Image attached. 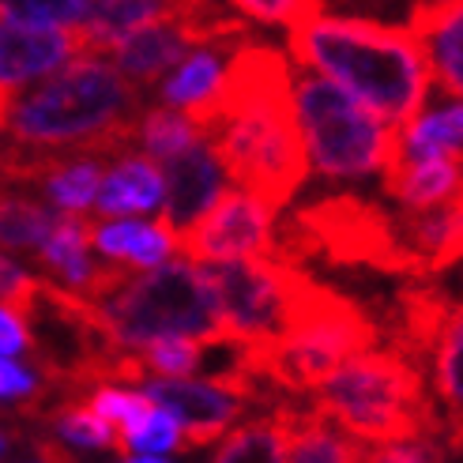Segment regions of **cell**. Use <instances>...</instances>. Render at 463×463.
<instances>
[{
	"instance_id": "obj_1",
	"label": "cell",
	"mask_w": 463,
	"mask_h": 463,
	"mask_svg": "<svg viewBox=\"0 0 463 463\" xmlns=\"http://www.w3.org/2000/svg\"><path fill=\"white\" fill-rule=\"evenodd\" d=\"M144 90L106 53H80L42 76L0 109V181L38 184L53 166L80 155L118 158L132 151Z\"/></svg>"
},
{
	"instance_id": "obj_2",
	"label": "cell",
	"mask_w": 463,
	"mask_h": 463,
	"mask_svg": "<svg viewBox=\"0 0 463 463\" xmlns=\"http://www.w3.org/2000/svg\"><path fill=\"white\" fill-rule=\"evenodd\" d=\"M226 177L275 215L309 181V155L294 113V68L275 45L249 38L226 64L215 102L200 118Z\"/></svg>"
},
{
	"instance_id": "obj_3",
	"label": "cell",
	"mask_w": 463,
	"mask_h": 463,
	"mask_svg": "<svg viewBox=\"0 0 463 463\" xmlns=\"http://www.w3.org/2000/svg\"><path fill=\"white\" fill-rule=\"evenodd\" d=\"M287 38L298 68L339 83L388 125H407L430 102V61L407 23L317 12Z\"/></svg>"
},
{
	"instance_id": "obj_4",
	"label": "cell",
	"mask_w": 463,
	"mask_h": 463,
	"mask_svg": "<svg viewBox=\"0 0 463 463\" xmlns=\"http://www.w3.org/2000/svg\"><path fill=\"white\" fill-rule=\"evenodd\" d=\"M80 294L90 298L106 339L121 351H144L158 339L226 343L215 287L203 264L189 257H170L144 271L128 264H99Z\"/></svg>"
},
{
	"instance_id": "obj_5",
	"label": "cell",
	"mask_w": 463,
	"mask_h": 463,
	"mask_svg": "<svg viewBox=\"0 0 463 463\" xmlns=\"http://www.w3.org/2000/svg\"><path fill=\"white\" fill-rule=\"evenodd\" d=\"M309 407L332 419L362 445H384L396 437L445 426L430 400L419 362L400 346H369L339 362L309 392Z\"/></svg>"
},
{
	"instance_id": "obj_6",
	"label": "cell",
	"mask_w": 463,
	"mask_h": 463,
	"mask_svg": "<svg viewBox=\"0 0 463 463\" xmlns=\"http://www.w3.org/2000/svg\"><path fill=\"white\" fill-rule=\"evenodd\" d=\"M369 346H377V324L365 317V309L317 279H306L283 335L249 354L241 365L252 377H268L287 396H309L339 362Z\"/></svg>"
},
{
	"instance_id": "obj_7",
	"label": "cell",
	"mask_w": 463,
	"mask_h": 463,
	"mask_svg": "<svg viewBox=\"0 0 463 463\" xmlns=\"http://www.w3.org/2000/svg\"><path fill=\"white\" fill-rule=\"evenodd\" d=\"M294 113L309 155V174L362 181L396 158V125L365 109L354 95L309 68L294 72Z\"/></svg>"
},
{
	"instance_id": "obj_8",
	"label": "cell",
	"mask_w": 463,
	"mask_h": 463,
	"mask_svg": "<svg viewBox=\"0 0 463 463\" xmlns=\"http://www.w3.org/2000/svg\"><path fill=\"white\" fill-rule=\"evenodd\" d=\"M203 271L219 298L222 339L238 346L241 362L283 335L298 294L309 279L306 271H298L290 260L279 257L215 260Z\"/></svg>"
},
{
	"instance_id": "obj_9",
	"label": "cell",
	"mask_w": 463,
	"mask_h": 463,
	"mask_svg": "<svg viewBox=\"0 0 463 463\" xmlns=\"http://www.w3.org/2000/svg\"><path fill=\"white\" fill-rule=\"evenodd\" d=\"M290 234H294L290 260L298 252L324 249L332 260H343V264H369L381 271L419 275L411 252L403 249L400 219L384 215L381 207L365 203L358 196H332L313 207H302L290 222Z\"/></svg>"
},
{
	"instance_id": "obj_10",
	"label": "cell",
	"mask_w": 463,
	"mask_h": 463,
	"mask_svg": "<svg viewBox=\"0 0 463 463\" xmlns=\"http://www.w3.org/2000/svg\"><path fill=\"white\" fill-rule=\"evenodd\" d=\"M144 396L170 411L181 422L184 445L200 449L212 445L234 426L241 414L257 403V377L249 369H226L207 381L193 377H147L144 381Z\"/></svg>"
},
{
	"instance_id": "obj_11",
	"label": "cell",
	"mask_w": 463,
	"mask_h": 463,
	"mask_svg": "<svg viewBox=\"0 0 463 463\" xmlns=\"http://www.w3.org/2000/svg\"><path fill=\"white\" fill-rule=\"evenodd\" d=\"M177 252L196 264L279 257L275 212L245 189H226L207 212L177 238ZM283 260V257H279Z\"/></svg>"
},
{
	"instance_id": "obj_12",
	"label": "cell",
	"mask_w": 463,
	"mask_h": 463,
	"mask_svg": "<svg viewBox=\"0 0 463 463\" xmlns=\"http://www.w3.org/2000/svg\"><path fill=\"white\" fill-rule=\"evenodd\" d=\"M80 53H87L80 31H38L0 23V109L19 87L53 76Z\"/></svg>"
},
{
	"instance_id": "obj_13",
	"label": "cell",
	"mask_w": 463,
	"mask_h": 463,
	"mask_svg": "<svg viewBox=\"0 0 463 463\" xmlns=\"http://www.w3.org/2000/svg\"><path fill=\"white\" fill-rule=\"evenodd\" d=\"M162 166V181H166V200H162V222L181 238L207 207H212L226 193V170L212 147V140H203L189 151H181Z\"/></svg>"
},
{
	"instance_id": "obj_14",
	"label": "cell",
	"mask_w": 463,
	"mask_h": 463,
	"mask_svg": "<svg viewBox=\"0 0 463 463\" xmlns=\"http://www.w3.org/2000/svg\"><path fill=\"white\" fill-rule=\"evenodd\" d=\"M249 38L257 34H234V38H212V42H200L184 53L166 76L158 80V99L162 106L170 109H184L189 118L196 121L200 113L215 102L222 76H226V64L234 57L238 45H245Z\"/></svg>"
},
{
	"instance_id": "obj_15",
	"label": "cell",
	"mask_w": 463,
	"mask_h": 463,
	"mask_svg": "<svg viewBox=\"0 0 463 463\" xmlns=\"http://www.w3.org/2000/svg\"><path fill=\"white\" fill-rule=\"evenodd\" d=\"M407 27L426 50L433 87L463 99V0H419Z\"/></svg>"
},
{
	"instance_id": "obj_16",
	"label": "cell",
	"mask_w": 463,
	"mask_h": 463,
	"mask_svg": "<svg viewBox=\"0 0 463 463\" xmlns=\"http://www.w3.org/2000/svg\"><path fill=\"white\" fill-rule=\"evenodd\" d=\"M162 200H166L162 166L144 151H125L118 155L113 166H106L90 212L99 219H132V215L162 212Z\"/></svg>"
},
{
	"instance_id": "obj_17",
	"label": "cell",
	"mask_w": 463,
	"mask_h": 463,
	"mask_svg": "<svg viewBox=\"0 0 463 463\" xmlns=\"http://www.w3.org/2000/svg\"><path fill=\"white\" fill-rule=\"evenodd\" d=\"M384 193L403 212H433L463 196V158H392L384 166Z\"/></svg>"
},
{
	"instance_id": "obj_18",
	"label": "cell",
	"mask_w": 463,
	"mask_h": 463,
	"mask_svg": "<svg viewBox=\"0 0 463 463\" xmlns=\"http://www.w3.org/2000/svg\"><path fill=\"white\" fill-rule=\"evenodd\" d=\"M290 419H294V403L279 400L257 419L238 422L234 430H226L212 463H287Z\"/></svg>"
},
{
	"instance_id": "obj_19",
	"label": "cell",
	"mask_w": 463,
	"mask_h": 463,
	"mask_svg": "<svg viewBox=\"0 0 463 463\" xmlns=\"http://www.w3.org/2000/svg\"><path fill=\"white\" fill-rule=\"evenodd\" d=\"M463 158V99L426 102L396 128V158Z\"/></svg>"
},
{
	"instance_id": "obj_20",
	"label": "cell",
	"mask_w": 463,
	"mask_h": 463,
	"mask_svg": "<svg viewBox=\"0 0 463 463\" xmlns=\"http://www.w3.org/2000/svg\"><path fill=\"white\" fill-rule=\"evenodd\" d=\"M365 452L369 445H362L358 437L339 430L320 411L294 403L287 463H365Z\"/></svg>"
},
{
	"instance_id": "obj_21",
	"label": "cell",
	"mask_w": 463,
	"mask_h": 463,
	"mask_svg": "<svg viewBox=\"0 0 463 463\" xmlns=\"http://www.w3.org/2000/svg\"><path fill=\"white\" fill-rule=\"evenodd\" d=\"M90 222L83 215H61L53 234L42 241L38 249V260L42 268L50 271V279L61 283V287H72V290H83L95 275V257H90Z\"/></svg>"
},
{
	"instance_id": "obj_22",
	"label": "cell",
	"mask_w": 463,
	"mask_h": 463,
	"mask_svg": "<svg viewBox=\"0 0 463 463\" xmlns=\"http://www.w3.org/2000/svg\"><path fill=\"white\" fill-rule=\"evenodd\" d=\"M207 140V128L200 121H193L184 109H170V106H144L140 121H136V136H132V151H144L155 162H166L181 151H189L196 144Z\"/></svg>"
},
{
	"instance_id": "obj_23",
	"label": "cell",
	"mask_w": 463,
	"mask_h": 463,
	"mask_svg": "<svg viewBox=\"0 0 463 463\" xmlns=\"http://www.w3.org/2000/svg\"><path fill=\"white\" fill-rule=\"evenodd\" d=\"M102 174H106L102 155H80V158H68L61 166H53L38 184H42L45 200H50L61 215H87L90 207H95Z\"/></svg>"
},
{
	"instance_id": "obj_24",
	"label": "cell",
	"mask_w": 463,
	"mask_h": 463,
	"mask_svg": "<svg viewBox=\"0 0 463 463\" xmlns=\"http://www.w3.org/2000/svg\"><path fill=\"white\" fill-rule=\"evenodd\" d=\"M45 430H50L57 441H64L68 449H113V452L125 456L118 426L106 422L83 396L61 400L50 414H45Z\"/></svg>"
},
{
	"instance_id": "obj_25",
	"label": "cell",
	"mask_w": 463,
	"mask_h": 463,
	"mask_svg": "<svg viewBox=\"0 0 463 463\" xmlns=\"http://www.w3.org/2000/svg\"><path fill=\"white\" fill-rule=\"evenodd\" d=\"M61 215L23 193H0V249L5 252H38L53 234Z\"/></svg>"
},
{
	"instance_id": "obj_26",
	"label": "cell",
	"mask_w": 463,
	"mask_h": 463,
	"mask_svg": "<svg viewBox=\"0 0 463 463\" xmlns=\"http://www.w3.org/2000/svg\"><path fill=\"white\" fill-rule=\"evenodd\" d=\"M90 15V0H0V23L38 31H76Z\"/></svg>"
},
{
	"instance_id": "obj_27",
	"label": "cell",
	"mask_w": 463,
	"mask_h": 463,
	"mask_svg": "<svg viewBox=\"0 0 463 463\" xmlns=\"http://www.w3.org/2000/svg\"><path fill=\"white\" fill-rule=\"evenodd\" d=\"M83 400L95 407L106 422H113L118 426V433H121V445H125V437L140 426L147 414H151V400L144 396V392H128L125 384H95L90 392H83Z\"/></svg>"
},
{
	"instance_id": "obj_28",
	"label": "cell",
	"mask_w": 463,
	"mask_h": 463,
	"mask_svg": "<svg viewBox=\"0 0 463 463\" xmlns=\"http://www.w3.org/2000/svg\"><path fill=\"white\" fill-rule=\"evenodd\" d=\"M449 437L445 426L437 430H422L411 437H396V441L384 445H369L365 463H449Z\"/></svg>"
},
{
	"instance_id": "obj_29",
	"label": "cell",
	"mask_w": 463,
	"mask_h": 463,
	"mask_svg": "<svg viewBox=\"0 0 463 463\" xmlns=\"http://www.w3.org/2000/svg\"><path fill=\"white\" fill-rule=\"evenodd\" d=\"M207 343L200 339H158L140 351L147 377H193L203 365Z\"/></svg>"
},
{
	"instance_id": "obj_30",
	"label": "cell",
	"mask_w": 463,
	"mask_h": 463,
	"mask_svg": "<svg viewBox=\"0 0 463 463\" xmlns=\"http://www.w3.org/2000/svg\"><path fill=\"white\" fill-rule=\"evenodd\" d=\"M125 449L144 452V456H166V452H181L189 445H184L181 422L174 419V414L162 411V407H151L147 419L125 437Z\"/></svg>"
},
{
	"instance_id": "obj_31",
	"label": "cell",
	"mask_w": 463,
	"mask_h": 463,
	"mask_svg": "<svg viewBox=\"0 0 463 463\" xmlns=\"http://www.w3.org/2000/svg\"><path fill=\"white\" fill-rule=\"evenodd\" d=\"M222 5H230L241 19L264 23V27H283V31L320 12V0H222Z\"/></svg>"
},
{
	"instance_id": "obj_32",
	"label": "cell",
	"mask_w": 463,
	"mask_h": 463,
	"mask_svg": "<svg viewBox=\"0 0 463 463\" xmlns=\"http://www.w3.org/2000/svg\"><path fill=\"white\" fill-rule=\"evenodd\" d=\"M38 400H50V388L38 381V373L0 354V403H31L34 411Z\"/></svg>"
},
{
	"instance_id": "obj_33",
	"label": "cell",
	"mask_w": 463,
	"mask_h": 463,
	"mask_svg": "<svg viewBox=\"0 0 463 463\" xmlns=\"http://www.w3.org/2000/svg\"><path fill=\"white\" fill-rule=\"evenodd\" d=\"M38 275H31L27 268H19L5 249H0V306H12L15 313H23L31 302H34V294H38Z\"/></svg>"
},
{
	"instance_id": "obj_34",
	"label": "cell",
	"mask_w": 463,
	"mask_h": 463,
	"mask_svg": "<svg viewBox=\"0 0 463 463\" xmlns=\"http://www.w3.org/2000/svg\"><path fill=\"white\" fill-rule=\"evenodd\" d=\"M23 351H31V328L23 313H15L12 306H0V354L15 358Z\"/></svg>"
},
{
	"instance_id": "obj_35",
	"label": "cell",
	"mask_w": 463,
	"mask_h": 463,
	"mask_svg": "<svg viewBox=\"0 0 463 463\" xmlns=\"http://www.w3.org/2000/svg\"><path fill=\"white\" fill-rule=\"evenodd\" d=\"M34 456H38L42 463H80L76 452L68 449L64 441H57L50 430H45V433H34Z\"/></svg>"
},
{
	"instance_id": "obj_36",
	"label": "cell",
	"mask_w": 463,
	"mask_h": 463,
	"mask_svg": "<svg viewBox=\"0 0 463 463\" xmlns=\"http://www.w3.org/2000/svg\"><path fill=\"white\" fill-rule=\"evenodd\" d=\"M445 324H449V328H452V332H459V335H463V302L449 309V317H445Z\"/></svg>"
},
{
	"instance_id": "obj_37",
	"label": "cell",
	"mask_w": 463,
	"mask_h": 463,
	"mask_svg": "<svg viewBox=\"0 0 463 463\" xmlns=\"http://www.w3.org/2000/svg\"><path fill=\"white\" fill-rule=\"evenodd\" d=\"M128 463H170V459H158V456H144V452H140V456H132Z\"/></svg>"
},
{
	"instance_id": "obj_38",
	"label": "cell",
	"mask_w": 463,
	"mask_h": 463,
	"mask_svg": "<svg viewBox=\"0 0 463 463\" xmlns=\"http://www.w3.org/2000/svg\"><path fill=\"white\" fill-rule=\"evenodd\" d=\"M5 452H8V437H5V430H0V459H5Z\"/></svg>"
},
{
	"instance_id": "obj_39",
	"label": "cell",
	"mask_w": 463,
	"mask_h": 463,
	"mask_svg": "<svg viewBox=\"0 0 463 463\" xmlns=\"http://www.w3.org/2000/svg\"><path fill=\"white\" fill-rule=\"evenodd\" d=\"M23 463H42V459H38V456H34V459H23Z\"/></svg>"
},
{
	"instance_id": "obj_40",
	"label": "cell",
	"mask_w": 463,
	"mask_h": 463,
	"mask_svg": "<svg viewBox=\"0 0 463 463\" xmlns=\"http://www.w3.org/2000/svg\"><path fill=\"white\" fill-rule=\"evenodd\" d=\"M452 449H463V437H459V441H456V445H452Z\"/></svg>"
},
{
	"instance_id": "obj_41",
	"label": "cell",
	"mask_w": 463,
	"mask_h": 463,
	"mask_svg": "<svg viewBox=\"0 0 463 463\" xmlns=\"http://www.w3.org/2000/svg\"><path fill=\"white\" fill-rule=\"evenodd\" d=\"M459 203H463V196H459Z\"/></svg>"
}]
</instances>
